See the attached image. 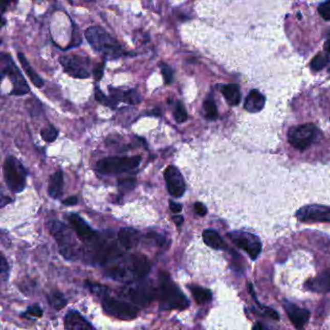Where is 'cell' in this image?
<instances>
[{
    "label": "cell",
    "mask_w": 330,
    "mask_h": 330,
    "mask_svg": "<svg viewBox=\"0 0 330 330\" xmlns=\"http://www.w3.org/2000/svg\"><path fill=\"white\" fill-rule=\"evenodd\" d=\"M158 299L163 310H184L189 307V300L177 284L172 281L168 272L159 273Z\"/></svg>",
    "instance_id": "1"
},
{
    "label": "cell",
    "mask_w": 330,
    "mask_h": 330,
    "mask_svg": "<svg viewBox=\"0 0 330 330\" xmlns=\"http://www.w3.org/2000/svg\"><path fill=\"white\" fill-rule=\"evenodd\" d=\"M85 38L95 52L105 55L107 59H116L124 54L119 43L102 27L87 28Z\"/></svg>",
    "instance_id": "2"
},
{
    "label": "cell",
    "mask_w": 330,
    "mask_h": 330,
    "mask_svg": "<svg viewBox=\"0 0 330 330\" xmlns=\"http://www.w3.org/2000/svg\"><path fill=\"white\" fill-rule=\"evenodd\" d=\"M50 232L57 242L60 254L66 259L75 260L79 257V247L70 230L59 221H52L49 225Z\"/></svg>",
    "instance_id": "3"
},
{
    "label": "cell",
    "mask_w": 330,
    "mask_h": 330,
    "mask_svg": "<svg viewBox=\"0 0 330 330\" xmlns=\"http://www.w3.org/2000/svg\"><path fill=\"white\" fill-rule=\"evenodd\" d=\"M4 179L13 193H20L26 187L27 171L21 163L14 156H8L3 165Z\"/></svg>",
    "instance_id": "4"
},
{
    "label": "cell",
    "mask_w": 330,
    "mask_h": 330,
    "mask_svg": "<svg viewBox=\"0 0 330 330\" xmlns=\"http://www.w3.org/2000/svg\"><path fill=\"white\" fill-rule=\"evenodd\" d=\"M142 162L141 156L132 157H107L99 161L96 170L102 174L113 175L134 170Z\"/></svg>",
    "instance_id": "5"
},
{
    "label": "cell",
    "mask_w": 330,
    "mask_h": 330,
    "mask_svg": "<svg viewBox=\"0 0 330 330\" xmlns=\"http://www.w3.org/2000/svg\"><path fill=\"white\" fill-rule=\"evenodd\" d=\"M102 306L104 312L107 315L121 321H131L138 316V310L133 305L115 299L107 295L103 297Z\"/></svg>",
    "instance_id": "6"
},
{
    "label": "cell",
    "mask_w": 330,
    "mask_h": 330,
    "mask_svg": "<svg viewBox=\"0 0 330 330\" xmlns=\"http://www.w3.org/2000/svg\"><path fill=\"white\" fill-rule=\"evenodd\" d=\"M317 128L313 124L295 126L290 129L288 141L290 144L298 150H305L315 141Z\"/></svg>",
    "instance_id": "7"
},
{
    "label": "cell",
    "mask_w": 330,
    "mask_h": 330,
    "mask_svg": "<svg viewBox=\"0 0 330 330\" xmlns=\"http://www.w3.org/2000/svg\"><path fill=\"white\" fill-rule=\"evenodd\" d=\"M59 62L64 71L75 79H87L90 76V59L87 57L76 54L63 55L59 58Z\"/></svg>",
    "instance_id": "8"
},
{
    "label": "cell",
    "mask_w": 330,
    "mask_h": 330,
    "mask_svg": "<svg viewBox=\"0 0 330 330\" xmlns=\"http://www.w3.org/2000/svg\"><path fill=\"white\" fill-rule=\"evenodd\" d=\"M229 238L238 248L245 251L252 259H256L261 251V243L255 234L245 232H232L228 233Z\"/></svg>",
    "instance_id": "9"
},
{
    "label": "cell",
    "mask_w": 330,
    "mask_h": 330,
    "mask_svg": "<svg viewBox=\"0 0 330 330\" xmlns=\"http://www.w3.org/2000/svg\"><path fill=\"white\" fill-rule=\"evenodd\" d=\"M3 58L5 59L4 61L5 68L3 70V73H5L9 77L10 80L13 83V90L11 91V94L17 95V96L26 95L30 90L27 81L24 79V76L18 70V67L14 64V61L12 60L9 55L5 54Z\"/></svg>",
    "instance_id": "10"
},
{
    "label": "cell",
    "mask_w": 330,
    "mask_h": 330,
    "mask_svg": "<svg viewBox=\"0 0 330 330\" xmlns=\"http://www.w3.org/2000/svg\"><path fill=\"white\" fill-rule=\"evenodd\" d=\"M296 218L301 222L330 223V206L320 205H306L298 209Z\"/></svg>",
    "instance_id": "11"
},
{
    "label": "cell",
    "mask_w": 330,
    "mask_h": 330,
    "mask_svg": "<svg viewBox=\"0 0 330 330\" xmlns=\"http://www.w3.org/2000/svg\"><path fill=\"white\" fill-rule=\"evenodd\" d=\"M164 179L170 196L181 197L184 195L186 185L180 170L174 166H169L164 171Z\"/></svg>",
    "instance_id": "12"
},
{
    "label": "cell",
    "mask_w": 330,
    "mask_h": 330,
    "mask_svg": "<svg viewBox=\"0 0 330 330\" xmlns=\"http://www.w3.org/2000/svg\"><path fill=\"white\" fill-rule=\"evenodd\" d=\"M127 262L134 280H143L150 271V263L147 258L142 254L132 255L127 259Z\"/></svg>",
    "instance_id": "13"
},
{
    "label": "cell",
    "mask_w": 330,
    "mask_h": 330,
    "mask_svg": "<svg viewBox=\"0 0 330 330\" xmlns=\"http://www.w3.org/2000/svg\"><path fill=\"white\" fill-rule=\"evenodd\" d=\"M284 307L295 328H303L310 319V312L307 309L297 307L295 304L288 301L284 302Z\"/></svg>",
    "instance_id": "14"
},
{
    "label": "cell",
    "mask_w": 330,
    "mask_h": 330,
    "mask_svg": "<svg viewBox=\"0 0 330 330\" xmlns=\"http://www.w3.org/2000/svg\"><path fill=\"white\" fill-rule=\"evenodd\" d=\"M69 222L71 224L72 228L78 237L83 242H90L94 236L95 232L90 228L89 224L86 223L80 215L71 214L69 216Z\"/></svg>",
    "instance_id": "15"
},
{
    "label": "cell",
    "mask_w": 330,
    "mask_h": 330,
    "mask_svg": "<svg viewBox=\"0 0 330 330\" xmlns=\"http://www.w3.org/2000/svg\"><path fill=\"white\" fill-rule=\"evenodd\" d=\"M305 288L311 292L324 294L330 292V269H325L316 278L309 279L305 283Z\"/></svg>",
    "instance_id": "16"
},
{
    "label": "cell",
    "mask_w": 330,
    "mask_h": 330,
    "mask_svg": "<svg viewBox=\"0 0 330 330\" xmlns=\"http://www.w3.org/2000/svg\"><path fill=\"white\" fill-rule=\"evenodd\" d=\"M64 326L66 329L86 330L93 329L94 327L86 321L80 313L71 310L66 314L64 319Z\"/></svg>",
    "instance_id": "17"
},
{
    "label": "cell",
    "mask_w": 330,
    "mask_h": 330,
    "mask_svg": "<svg viewBox=\"0 0 330 330\" xmlns=\"http://www.w3.org/2000/svg\"><path fill=\"white\" fill-rule=\"evenodd\" d=\"M131 300L138 305L146 306L154 298V293L150 288L146 285H139L128 291Z\"/></svg>",
    "instance_id": "18"
},
{
    "label": "cell",
    "mask_w": 330,
    "mask_h": 330,
    "mask_svg": "<svg viewBox=\"0 0 330 330\" xmlns=\"http://www.w3.org/2000/svg\"><path fill=\"white\" fill-rule=\"evenodd\" d=\"M111 91V98L113 99L116 104L120 101L125 102L129 105H137L141 103L142 97L141 94L134 90H127V91H122V90H116L113 87H109Z\"/></svg>",
    "instance_id": "19"
},
{
    "label": "cell",
    "mask_w": 330,
    "mask_h": 330,
    "mask_svg": "<svg viewBox=\"0 0 330 330\" xmlns=\"http://www.w3.org/2000/svg\"><path fill=\"white\" fill-rule=\"evenodd\" d=\"M117 239L126 250L132 249L140 241V232L132 228H123L117 233Z\"/></svg>",
    "instance_id": "20"
},
{
    "label": "cell",
    "mask_w": 330,
    "mask_h": 330,
    "mask_svg": "<svg viewBox=\"0 0 330 330\" xmlns=\"http://www.w3.org/2000/svg\"><path fill=\"white\" fill-rule=\"evenodd\" d=\"M266 105V97L259 90L250 91L244 103V108L249 113H259Z\"/></svg>",
    "instance_id": "21"
},
{
    "label": "cell",
    "mask_w": 330,
    "mask_h": 330,
    "mask_svg": "<svg viewBox=\"0 0 330 330\" xmlns=\"http://www.w3.org/2000/svg\"><path fill=\"white\" fill-rule=\"evenodd\" d=\"M63 171L62 170H57L54 173L52 174L49 186H48V193L51 197L54 200L59 199L63 195Z\"/></svg>",
    "instance_id": "22"
},
{
    "label": "cell",
    "mask_w": 330,
    "mask_h": 330,
    "mask_svg": "<svg viewBox=\"0 0 330 330\" xmlns=\"http://www.w3.org/2000/svg\"><path fill=\"white\" fill-rule=\"evenodd\" d=\"M203 239L205 244L216 250H223L227 248V244L219 233L213 230H205L203 232Z\"/></svg>",
    "instance_id": "23"
},
{
    "label": "cell",
    "mask_w": 330,
    "mask_h": 330,
    "mask_svg": "<svg viewBox=\"0 0 330 330\" xmlns=\"http://www.w3.org/2000/svg\"><path fill=\"white\" fill-rule=\"evenodd\" d=\"M18 58L19 62L21 64V66H23V68H24V70L26 72V74L31 80V82L38 89L42 87L44 85V81L41 79V77L36 73L35 70L31 67V65L29 64V62L27 61L25 54L18 53Z\"/></svg>",
    "instance_id": "24"
},
{
    "label": "cell",
    "mask_w": 330,
    "mask_h": 330,
    "mask_svg": "<svg viewBox=\"0 0 330 330\" xmlns=\"http://www.w3.org/2000/svg\"><path fill=\"white\" fill-rule=\"evenodd\" d=\"M224 98L231 106H236L241 100L240 90L236 84H226L221 89Z\"/></svg>",
    "instance_id": "25"
},
{
    "label": "cell",
    "mask_w": 330,
    "mask_h": 330,
    "mask_svg": "<svg viewBox=\"0 0 330 330\" xmlns=\"http://www.w3.org/2000/svg\"><path fill=\"white\" fill-rule=\"evenodd\" d=\"M192 295L197 304H205L212 299V293L209 290H206L201 287L191 288Z\"/></svg>",
    "instance_id": "26"
},
{
    "label": "cell",
    "mask_w": 330,
    "mask_h": 330,
    "mask_svg": "<svg viewBox=\"0 0 330 330\" xmlns=\"http://www.w3.org/2000/svg\"><path fill=\"white\" fill-rule=\"evenodd\" d=\"M48 300H49V303L52 305V307L57 311L63 309L67 304L66 298L58 291H53L50 295H48Z\"/></svg>",
    "instance_id": "27"
},
{
    "label": "cell",
    "mask_w": 330,
    "mask_h": 330,
    "mask_svg": "<svg viewBox=\"0 0 330 330\" xmlns=\"http://www.w3.org/2000/svg\"><path fill=\"white\" fill-rule=\"evenodd\" d=\"M204 111L207 119L214 120L218 117V109L212 97H208L205 100L204 103Z\"/></svg>",
    "instance_id": "28"
},
{
    "label": "cell",
    "mask_w": 330,
    "mask_h": 330,
    "mask_svg": "<svg viewBox=\"0 0 330 330\" xmlns=\"http://www.w3.org/2000/svg\"><path fill=\"white\" fill-rule=\"evenodd\" d=\"M40 135L47 143H53L58 136V131L54 125H49L41 130Z\"/></svg>",
    "instance_id": "29"
},
{
    "label": "cell",
    "mask_w": 330,
    "mask_h": 330,
    "mask_svg": "<svg viewBox=\"0 0 330 330\" xmlns=\"http://www.w3.org/2000/svg\"><path fill=\"white\" fill-rule=\"evenodd\" d=\"M173 117L178 123H183L188 119V114L184 105L179 101L173 111Z\"/></svg>",
    "instance_id": "30"
},
{
    "label": "cell",
    "mask_w": 330,
    "mask_h": 330,
    "mask_svg": "<svg viewBox=\"0 0 330 330\" xmlns=\"http://www.w3.org/2000/svg\"><path fill=\"white\" fill-rule=\"evenodd\" d=\"M85 285L90 289V291L95 294V295H100L102 297H105L109 294V289L106 285L97 284V283H92L90 281L85 282Z\"/></svg>",
    "instance_id": "31"
},
{
    "label": "cell",
    "mask_w": 330,
    "mask_h": 330,
    "mask_svg": "<svg viewBox=\"0 0 330 330\" xmlns=\"http://www.w3.org/2000/svg\"><path fill=\"white\" fill-rule=\"evenodd\" d=\"M117 186H118V190L121 193H128L130 191H132L136 186V179H119L117 181Z\"/></svg>",
    "instance_id": "32"
},
{
    "label": "cell",
    "mask_w": 330,
    "mask_h": 330,
    "mask_svg": "<svg viewBox=\"0 0 330 330\" xmlns=\"http://www.w3.org/2000/svg\"><path fill=\"white\" fill-rule=\"evenodd\" d=\"M95 99L98 101L99 103H101L107 107H116L117 105L111 97L107 98V96L100 90L98 86L95 87Z\"/></svg>",
    "instance_id": "33"
},
{
    "label": "cell",
    "mask_w": 330,
    "mask_h": 330,
    "mask_svg": "<svg viewBox=\"0 0 330 330\" xmlns=\"http://www.w3.org/2000/svg\"><path fill=\"white\" fill-rule=\"evenodd\" d=\"M327 62H328V60H327L325 54H317L311 62V67H312L313 70L319 71V70H321L322 68H324Z\"/></svg>",
    "instance_id": "34"
},
{
    "label": "cell",
    "mask_w": 330,
    "mask_h": 330,
    "mask_svg": "<svg viewBox=\"0 0 330 330\" xmlns=\"http://www.w3.org/2000/svg\"><path fill=\"white\" fill-rule=\"evenodd\" d=\"M161 73L164 78V81L166 84H170L173 80V71L170 66L166 63H161Z\"/></svg>",
    "instance_id": "35"
},
{
    "label": "cell",
    "mask_w": 330,
    "mask_h": 330,
    "mask_svg": "<svg viewBox=\"0 0 330 330\" xmlns=\"http://www.w3.org/2000/svg\"><path fill=\"white\" fill-rule=\"evenodd\" d=\"M319 14L321 15V17L326 19V20H329L330 19V0H327L323 3H321V5L319 6Z\"/></svg>",
    "instance_id": "36"
},
{
    "label": "cell",
    "mask_w": 330,
    "mask_h": 330,
    "mask_svg": "<svg viewBox=\"0 0 330 330\" xmlns=\"http://www.w3.org/2000/svg\"><path fill=\"white\" fill-rule=\"evenodd\" d=\"M0 270H1V275H2L3 281L7 280L8 279V275H9V265H8L7 260L5 259V257L3 256V254H1Z\"/></svg>",
    "instance_id": "37"
},
{
    "label": "cell",
    "mask_w": 330,
    "mask_h": 330,
    "mask_svg": "<svg viewBox=\"0 0 330 330\" xmlns=\"http://www.w3.org/2000/svg\"><path fill=\"white\" fill-rule=\"evenodd\" d=\"M25 315H29L30 317H34V318H41L43 316V310L40 307V305L34 304L27 309V313Z\"/></svg>",
    "instance_id": "38"
},
{
    "label": "cell",
    "mask_w": 330,
    "mask_h": 330,
    "mask_svg": "<svg viewBox=\"0 0 330 330\" xmlns=\"http://www.w3.org/2000/svg\"><path fill=\"white\" fill-rule=\"evenodd\" d=\"M104 67H105V63H99L98 65L93 69V76L95 78V80H100L103 77V73H104Z\"/></svg>",
    "instance_id": "39"
},
{
    "label": "cell",
    "mask_w": 330,
    "mask_h": 330,
    "mask_svg": "<svg viewBox=\"0 0 330 330\" xmlns=\"http://www.w3.org/2000/svg\"><path fill=\"white\" fill-rule=\"evenodd\" d=\"M195 211L197 215L200 216H205L206 213H207V208L204 204L202 203H196L195 204Z\"/></svg>",
    "instance_id": "40"
},
{
    "label": "cell",
    "mask_w": 330,
    "mask_h": 330,
    "mask_svg": "<svg viewBox=\"0 0 330 330\" xmlns=\"http://www.w3.org/2000/svg\"><path fill=\"white\" fill-rule=\"evenodd\" d=\"M169 205H170V210H171L173 213H175V214H179V213L181 212V210H182V205L179 204V203H174V202H172V201H170Z\"/></svg>",
    "instance_id": "41"
},
{
    "label": "cell",
    "mask_w": 330,
    "mask_h": 330,
    "mask_svg": "<svg viewBox=\"0 0 330 330\" xmlns=\"http://www.w3.org/2000/svg\"><path fill=\"white\" fill-rule=\"evenodd\" d=\"M77 203H78V197L76 196H69V197L65 199L62 202L63 205H67V206L75 205Z\"/></svg>",
    "instance_id": "42"
},
{
    "label": "cell",
    "mask_w": 330,
    "mask_h": 330,
    "mask_svg": "<svg viewBox=\"0 0 330 330\" xmlns=\"http://www.w3.org/2000/svg\"><path fill=\"white\" fill-rule=\"evenodd\" d=\"M172 221L174 222V224L177 226H180V225H182L183 222H184V218L181 215H174V216H172Z\"/></svg>",
    "instance_id": "43"
},
{
    "label": "cell",
    "mask_w": 330,
    "mask_h": 330,
    "mask_svg": "<svg viewBox=\"0 0 330 330\" xmlns=\"http://www.w3.org/2000/svg\"><path fill=\"white\" fill-rule=\"evenodd\" d=\"M324 53L328 62H330V40L326 41V43L324 44Z\"/></svg>",
    "instance_id": "44"
},
{
    "label": "cell",
    "mask_w": 330,
    "mask_h": 330,
    "mask_svg": "<svg viewBox=\"0 0 330 330\" xmlns=\"http://www.w3.org/2000/svg\"><path fill=\"white\" fill-rule=\"evenodd\" d=\"M8 3V0H3V5H2V13H4L5 8H6V4Z\"/></svg>",
    "instance_id": "45"
},
{
    "label": "cell",
    "mask_w": 330,
    "mask_h": 330,
    "mask_svg": "<svg viewBox=\"0 0 330 330\" xmlns=\"http://www.w3.org/2000/svg\"><path fill=\"white\" fill-rule=\"evenodd\" d=\"M83 1H85V2H91V1H94V0H83Z\"/></svg>",
    "instance_id": "46"
}]
</instances>
